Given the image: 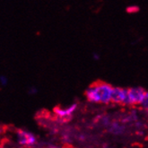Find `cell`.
Instances as JSON below:
<instances>
[{"label":"cell","instance_id":"cell-1","mask_svg":"<svg viewBox=\"0 0 148 148\" xmlns=\"http://www.w3.org/2000/svg\"><path fill=\"white\" fill-rule=\"evenodd\" d=\"M113 87L104 82L98 81L90 86L85 94L88 101L96 103H108L110 101V95Z\"/></svg>","mask_w":148,"mask_h":148},{"label":"cell","instance_id":"cell-2","mask_svg":"<svg viewBox=\"0 0 148 148\" xmlns=\"http://www.w3.org/2000/svg\"><path fill=\"white\" fill-rule=\"evenodd\" d=\"M110 101L114 103L123 104V105H129V99L127 95V89H123L120 87H113L111 95H110Z\"/></svg>","mask_w":148,"mask_h":148},{"label":"cell","instance_id":"cell-3","mask_svg":"<svg viewBox=\"0 0 148 148\" xmlns=\"http://www.w3.org/2000/svg\"><path fill=\"white\" fill-rule=\"evenodd\" d=\"M147 92L141 87L127 89L129 105H138V104H141Z\"/></svg>","mask_w":148,"mask_h":148},{"label":"cell","instance_id":"cell-4","mask_svg":"<svg viewBox=\"0 0 148 148\" xmlns=\"http://www.w3.org/2000/svg\"><path fill=\"white\" fill-rule=\"evenodd\" d=\"M18 140L21 145H32L35 144L36 138L32 134L20 130L18 132Z\"/></svg>","mask_w":148,"mask_h":148},{"label":"cell","instance_id":"cell-5","mask_svg":"<svg viewBox=\"0 0 148 148\" xmlns=\"http://www.w3.org/2000/svg\"><path fill=\"white\" fill-rule=\"evenodd\" d=\"M54 112L56 113V115H58V117H61V118H66L67 116H70L68 114L66 109L64 110V109H61L60 107H55L54 108Z\"/></svg>","mask_w":148,"mask_h":148},{"label":"cell","instance_id":"cell-6","mask_svg":"<svg viewBox=\"0 0 148 148\" xmlns=\"http://www.w3.org/2000/svg\"><path fill=\"white\" fill-rule=\"evenodd\" d=\"M139 11V7L138 6H128L127 8V12L129 14H135Z\"/></svg>","mask_w":148,"mask_h":148}]
</instances>
